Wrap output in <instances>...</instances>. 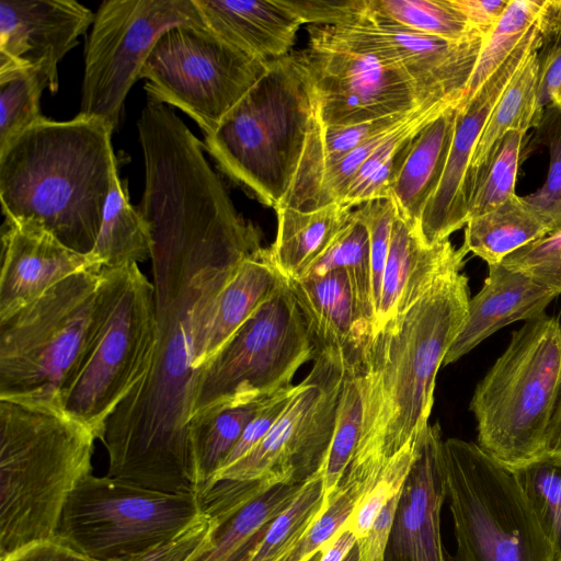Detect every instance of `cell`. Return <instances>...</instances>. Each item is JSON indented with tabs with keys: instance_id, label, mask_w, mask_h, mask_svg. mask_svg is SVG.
Instances as JSON below:
<instances>
[{
	"instance_id": "23",
	"label": "cell",
	"mask_w": 561,
	"mask_h": 561,
	"mask_svg": "<svg viewBox=\"0 0 561 561\" xmlns=\"http://www.w3.org/2000/svg\"><path fill=\"white\" fill-rule=\"evenodd\" d=\"M286 280L316 351L341 352L360 365L373 329L357 311L346 273L334 270L320 277Z\"/></svg>"
},
{
	"instance_id": "36",
	"label": "cell",
	"mask_w": 561,
	"mask_h": 561,
	"mask_svg": "<svg viewBox=\"0 0 561 561\" xmlns=\"http://www.w3.org/2000/svg\"><path fill=\"white\" fill-rule=\"evenodd\" d=\"M50 83L43 67L0 68V149L44 117L39 99Z\"/></svg>"
},
{
	"instance_id": "47",
	"label": "cell",
	"mask_w": 561,
	"mask_h": 561,
	"mask_svg": "<svg viewBox=\"0 0 561 561\" xmlns=\"http://www.w3.org/2000/svg\"><path fill=\"white\" fill-rule=\"evenodd\" d=\"M299 390L300 382L284 387L272 394L249 422L240 439L218 470L232 465L252 450L270 432Z\"/></svg>"
},
{
	"instance_id": "3",
	"label": "cell",
	"mask_w": 561,
	"mask_h": 561,
	"mask_svg": "<svg viewBox=\"0 0 561 561\" xmlns=\"http://www.w3.org/2000/svg\"><path fill=\"white\" fill-rule=\"evenodd\" d=\"M114 128L78 114L43 117L0 149V198L8 220L31 221L66 247L95 244L116 165Z\"/></svg>"
},
{
	"instance_id": "33",
	"label": "cell",
	"mask_w": 561,
	"mask_h": 561,
	"mask_svg": "<svg viewBox=\"0 0 561 561\" xmlns=\"http://www.w3.org/2000/svg\"><path fill=\"white\" fill-rule=\"evenodd\" d=\"M90 253L103 268L138 264L151 259L152 239L149 228L138 209L130 205L117 165L113 169L100 231Z\"/></svg>"
},
{
	"instance_id": "53",
	"label": "cell",
	"mask_w": 561,
	"mask_h": 561,
	"mask_svg": "<svg viewBox=\"0 0 561 561\" xmlns=\"http://www.w3.org/2000/svg\"><path fill=\"white\" fill-rule=\"evenodd\" d=\"M478 32L489 35L500 21L510 0H451Z\"/></svg>"
},
{
	"instance_id": "17",
	"label": "cell",
	"mask_w": 561,
	"mask_h": 561,
	"mask_svg": "<svg viewBox=\"0 0 561 561\" xmlns=\"http://www.w3.org/2000/svg\"><path fill=\"white\" fill-rule=\"evenodd\" d=\"M329 39L404 68L458 102L465 95L488 35L451 42L404 27L368 5L337 25H314ZM459 104V103H458Z\"/></svg>"
},
{
	"instance_id": "19",
	"label": "cell",
	"mask_w": 561,
	"mask_h": 561,
	"mask_svg": "<svg viewBox=\"0 0 561 561\" xmlns=\"http://www.w3.org/2000/svg\"><path fill=\"white\" fill-rule=\"evenodd\" d=\"M1 240L0 321L71 275L103 268L31 221L5 219Z\"/></svg>"
},
{
	"instance_id": "27",
	"label": "cell",
	"mask_w": 561,
	"mask_h": 561,
	"mask_svg": "<svg viewBox=\"0 0 561 561\" xmlns=\"http://www.w3.org/2000/svg\"><path fill=\"white\" fill-rule=\"evenodd\" d=\"M540 50H535L513 77L493 107L473 151L466 181L467 203L488 169L501 140L511 131L527 134L542 115L538 105Z\"/></svg>"
},
{
	"instance_id": "22",
	"label": "cell",
	"mask_w": 561,
	"mask_h": 561,
	"mask_svg": "<svg viewBox=\"0 0 561 561\" xmlns=\"http://www.w3.org/2000/svg\"><path fill=\"white\" fill-rule=\"evenodd\" d=\"M557 296L551 289L502 263L489 266L484 284L470 299L466 320L443 365L455 363L507 324L545 316L546 308Z\"/></svg>"
},
{
	"instance_id": "52",
	"label": "cell",
	"mask_w": 561,
	"mask_h": 561,
	"mask_svg": "<svg viewBox=\"0 0 561 561\" xmlns=\"http://www.w3.org/2000/svg\"><path fill=\"white\" fill-rule=\"evenodd\" d=\"M0 561H100L93 559L57 536L33 542L13 553L0 559Z\"/></svg>"
},
{
	"instance_id": "10",
	"label": "cell",
	"mask_w": 561,
	"mask_h": 561,
	"mask_svg": "<svg viewBox=\"0 0 561 561\" xmlns=\"http://www.w3.org/2000/svg\"><path fill=\"white\" fill-rule=\"evenodd\" d=\"M203 514L199 495L91 473L69 496L56 536L93 559L131 561L172 540Z\"/></svg>"
},
{
	"instance_id": "20",
	"label": "cell",
	"mask_w": 561,
	"mask_h": 561,
	"mask_svg": "<svg viewBox=\"0 0 561 561\" xmlns=\"http://www.w3.org/2000/svg\"><path fill=\"white\" fill-rule=\"evenodd\" d=\"M443 442L439 425L428 424L401 489L383 561H445L440 536L446 500Z\"/></svg>"
},
{
	"instance_id": "39",
	"label": "cell",
	"mask_w": 561,
	"mask_h": 561,
	"mask_svg": "<svg viewBox=\"0 0 561 561\" xmlns=\"http://www.w3.org/2000/svg\"><path fill=\"white\" fill-rule=\"evenodd\" d=\"M416 108L403 114L353 125H322L316 115L293 180L306 175L327 161L348 153L381 134L392 130L405 122Z\"/></svg>"
},
{
	"instance_id": "16",
	"label": "cell",
	"mask_w": 561,
	"mask_h": 561,
	"mask_svg": "<svg viewBox=\"0 0 561 561\" xmlns=\"http://www.w3.org/2000/svg\"><path fill=\"white\" fill-rule=\"evenodd\" d=\"M561 35V19L546 9L520 43L465 103L457 105V119L446 167L437 190L426 204L417 233L426 245L449 239L468 221L466 181L470 161L488 118L513 77L531 53L543 49Z\"/></svg>"
},
{
	"instance_id": "8",
	"label": "cell",
	"mask_w": 561,
	"mask_h": 561,
	"mask_svg": "<svg viewBox=\"0 0 561 561\" xmlns=\"http://www.w3.org/2000/svg\"><path fill=\"white\" fill-rule=\"evenodd\" d=\"M98 328L64 409L101 442L106 422L148 371L156 344L154 286L137 263L102 268Z\"/></svg>"
},
{
	"instance_id": "46",
	"label": "cell",
	"mask_w": 561,
	"mask_h": 561,
	"mask_svg": "<svg viewBox=\"0 0 561 561\" xmlns=\"http://www.w3.org/2000/svg\"><path fill=\"white\" fill-rule=\"evenodd\" d=\"M325 501V510L301 536L287 561H311L345 526L356 504L350 493L337 488Z\"/></svg>"
},
{
	"instance_id": "42",
	"label": "cell",
	"mask_w": 561,
	"mask_h": 561,
	"mask_svg": "<svg viewBox=\"0 0 561 561\" xmlns=\"http://www.w3.org/2000/svg\"><path fill=\"white\" fill-rule=\"evenodd\" d=\"M527 134L508 133L500 142L468 201V220L505 203L515 194L522 148Z\"/></svg>"
},
{
	"instance_id": "24",
	"label": "cell",
	"mask_w": 561,
	"mask_h": 561,
	"mask_svg": "<svg viewBox=\"0 0 561 561\" xmlns=\"http://www.w3.org/2000/svg\"><path fill=\"white\" fill-rule=\"evenodd\" d=\"M207 28L264 61L287 55L301 21L278 0H194Z\"/></svg>"
},
{
	"instance_id": "21",
	"label": "cell",
	"mask_w": 561,
	"mask_h": 561,
	"mask_svg": "<svg viewBox=\"0 0 561 561\" xmlns=\"http://www.w3.org/2000/svg\"><path fill=\"white\" fill-rule=\"evenodd\" d=\"M468 252L445 240L426 245L416 229L397 213L382 276L373 335L409 309L444 273L462 268Z\"/></svg>"
},
{
	"instance_id": "38",
	"label": "cell",
	"mask_w": 561,
	"mask_h": 561,
	"mask_svg": "<svg viewBox=\"0 0 561 561\" xmlns=\"http://www.w3.org/2000/svg\"><path fill=\"white\" fill-rule=\"evenodd\" d=\"M548 0H510L497 24L485 37L474 71L459 104L470 100L505 61L542 15Z\"/></svg>"
},
{
	"instance_id": "48",
	"label": "cell",
	"mask_w": 561,
	"mask_h": 561,
	"mask_svg": "<svg viewBox=\"0 0 561 561\" xmlns=\"http://www.w3.org/2000/svg\"><path fill=\"white\" fill-rule=\"evenodd\" d=\"M302 24L337 25L362 12L367 0H278Z\"/></svg>"
},
{
	"instance_id": "6",
	"label": "cell",
	"mask_w": 561,
	"mask_h": 561,
	"mask_svg": "<svg viewBox=\"0 0 561 561\" xmlns=\"http://www.w3.org/2000/svg\"><path fill=\"white\" fill-rule=\"evenodd\" d=\"M101 274L71 275L0 321V399L64 408L98 328Z\"/></svg>"
},
{
	"instance_id": "2",
	"label": "cell",
	"mask_w": 561,
	"mask_h": 561,
	"mask_svg": "<svg viewBox=\"0 0 561 561\" xmlns=\"http://www.w3.org/2000/svg\"><path fill=\"white\" fill-rule=\"evenodd\" d=\"M468 277L442 274L405 311L370 339L358 375L362 427L352 461L337 489L356 503L428 425L437 371L468 313Z\"/></svg>"
},
{
	"instance_id": "43",
	"label": "cell",
	"mask_w": 561,
	"mask_h": 561,
	"mask_svg": "<svg viewBox=\"0 0 561 561\" xmlns=\"http://www.w3.org/2000/svg\"><path fill=\"white\" fill-rule=\"evenodd\" d=\"M535 130L548 150L549 168L542 186L523 197L550 233L561 228V108L545 107Z\"/></svg>"
},
{
	"instance_id": "35",
	"label": "cell",
	"mask_w": 561,
	"mask_h": 561,
	"mask_svg": "<svg viewBox=\"0 0 561 561\" xmlns=\"http://www.w3.org/2000/svg\"><path fill=\"white\" fill-rule=\"evenodd\" d=\"M327 505L320 467L305 481L290 505L270 523L248 561H287L296 543Z\"/></svg>"
},
{
	"instance_id": "30",
	"label": "cell",
	"mask_w": 561,
	"mask_h": 561,
	"mask_svg": "<svg viewBox=\"0 0 561 561\" xmlns=\"http://www.w3.org/2000/svg\"><path fill=\"white\" fill-rule=\"evenodd\" d=\"M438 100L423 104L368 157L352 179L342 205L353 209L367 202L389 199L393 180L405 159L413 137L451 106Z\"/></svg>"
},
{
	"instance_id": "5",
	"label": "cell",
	"mask_w": 561,
	"mask_h": 561,
	"mask_svg": "<svg viewBox=\"0 0 561 561\" xmlns=\"http://www.w3.org/2000/svg\"><path fill=\"white\" fill-rule=\"evenodd\" d=\"M316 111L302 51L270 60L262 78L205 136V150L226 176L275 209L291 185Z\"/></svg>"
},
{
	"instance_id": "51",
	"label": "cell",
	"mask_w": 561,
	"mask_h": 561,
	"mask_svg": "<svg viewBox=\"0 0 561 561\" xmlns=\"http://www.w3.org/2000/svg\"><path fill=\"white\" fill-rule=\"evenodd\" d=\"M540 51L538 105L543 112L549 105L561 108V36Z\"/></svg>"
},
{
	"instance_id": "15",
	"label": "cell",
	"mask_w": 561,
	"mask_h": 561,
	"mask_svg": "<svg viewBox=\"0 0 561 561\" xmlns=\"http://www.w3.org/2000/svg\"><path fill=\"white\" fill-rule=\"evenodd\" d=\"M302 51L322 125H353L403 114L438 100L459 103L407 69L365 51L346 48L314 25Z\"/></svg>"
},
{
	"instance_id": "29",
	"label": "cell",
	"mask_w": 561,
	"mask_h": 561,
	"mask_svg": "<svg viewBox=\"0 0 561 561\" xmlns=\"http://www.w3.org/2000/svg\"><path fill=\"white\" fill-rule=\"evenodd\" d=\"M270 397L232 399L192 414L187 440L195 494L206 490L249 422Z\"/></svg>"
},
{
	"instance_id": "41",
	"label": "cell",
	"mask_w": 561,
	"mask_h": 561,
	"mask_svg": "<svg viewBox=\"0 0 561 561\" xmlns=\"http://www.w3.org/2000/svg\"><path fill=\"white\" fill-rule=\"evenodd\" d=\"M358 368L350 370L345 378L334 433L321 466L325 500L342 481L359 439L362 427V386Z\"/></svg>"
},
{
	"instance_id": "40",
	"label": "cell",
	"mask_w": 561,
	"mask_h": 561,
	"mask_svg": "<svg viewBox=\"0 0 561 561\" xmlns=\"http://www.w3.org/2000/svg\"><path fill=\"white\" fill-rule=\"evenodd\" d=\"M368 5L404 27L447 41L461 42L482 34L451 0H368Z\"/></svg>"
},
{
	"instance_id": "50",
	"label": "cell",
	"mask_w": 561,
	"mask_h": 561,
	"mask_svg": "<svg viewBox=\"0 0 561 561\" xmlns=\"http://www.w3.org/2000/svg\"><path fill=\"white\" fill-rule=\"evenodd\" d=\"M401 491L392 496L374 520L367 535L357 540L360 561H383Z\"/></svg>"
},
{
	"instance_id": "12",
	"label": "cell",
	"mask_w": 561,
	"mask_h": 561,
	"mask_svg": "<svg viewBox=\"0 0 561 561\" xmlns=\"http://www.w3.org/2000/svg\"><path fill=\"white\" fill-rule=\"evenodd\" d=\"M316 346L284 279L199 373L193 413L232 399H256L291 385ZM192 416V415H191Z\"/></svg>"
},
{
	"instance_id": "34",
	"label": "cell",
	"mask_w": 561,
	"mask_h": 561,
	"mask_svg": "<svg viewBox=\"0 0 561 561\" xmlns=\"http://www.w3.org/2000/svg\"><path fill=\"white\" fill-rule=\"evenodd\" d=\"M343 270L359 316L374 330L375 307L368 230L355 210L325 251L299 278L320 277Z\"/></svg>"
},
{
	"instance_id": "31",
	"label": "cell",
	"mask_w": 561,
	"mask_h": 561,
	"mask_svg": "<svg viewBox=\"0 0 561 561\" xmlns=\"http://www.w3.org/2000/svg\"><path fill=\"white\" fill-rule=\"evenodd\" d=\"M304 483L268 490L221 524L186 561H248L270 523L290 505Z\"/></svg>"
},
{
	"instance_id": "9",
	"label": "cell",
	"mask_w": 561,
	"mask_h": 561,
	"mask_svg": "<svg viewBox=\"0 0 561 561\" xmlns=\"http://www.w3.org/2000/svg\"><path fill=\"white\" fill-rule=\"evenodd\" d=\"M443 465L456 539L450 561H556L511 468L459 438L443 442Z\"/></svg>"
},
{
	"instance_id": "25",
	"label": "cell",
	"mask_w": 561,
	"mask_h": 561,
	"mask_svg": "<svg viewBox=\"0 0 561 561\" xmlns=\"http://www.w3.org/2000/svg\"><path fill=\"white\" fill-rule=\"evenodd\" d=\"M457 119V105L424 126L391 185L390 199L417 230L423 210L437 190L448 159Z\"/></svg>"
},
{
	"instance_id": "44",
	"label": "cell",
	"mask_w": 561,
	"mask_h": 561,
	"mask_svg": "<svg viewBox=\"0 0 561 561\" xmlns=\"http://www.w3.org/2000/svg\"><path fill=\"white\" fill-rule=\"evenodd\" d=\"M502 264L561 295V228L513 252Z\"/></svg>"
},
{
	"instance_id": "1",
	"label": "cell",
	"mask_w": 561,
	"mask_h": 561,
	"mask_svg": "<svg viewBox=\"0 0 561 561\" xmlns=\"http://www.w3.org/2000/svg\"><path fill=\"white\" fill-rule=\"evenodd\" d=\"M259 228L207 238L152 237L156 344L145 377L106 422L107 476L165 493H193L187 440L198 360L216 301Z\"/></svg>"
},
{
	"instance_id": "18",
	"label": "cell",
	"mask_w": 561,
	"mask_h": 561,
	"mask_svg": "<svg viewBox=\"0 0 561 561\" xmlns=\"http://www.w3.org/2000/svg\"><path fill=\"white\" fill-rule=\"evenodd\" d=\"M95 14L72 0H1L0 67H43L50 91L58 89L57 65L93 24Z\"/></svg>"
},
{
	"instance_id": "13",
	"label": "cell",
	"mask_w": 561,
	"mask_h": 561,
	"mask_svg": "<svg viewBox=\"0 0 561 561\" xmlns=\"http://www.w3.org/2000/svg\"><path fill=\"white\" fill-rule=\"evenodd\" d=\"M357 367L344 353L316 351L300 390L270 432L241 459L218 470L206 490L220 481H263L274 488L308 480L325 459L345 378Z\"/></svg>"
},
{
	"instance_id": "4",
	"label": "cell",
	"mask_w": 561,
	"mask_h": 561,
	"mask_svg": "<svg viewBox=\"0 0 561 561\" xmlns=\"http://www.w3.org/2000/svg\"><path fill=\"white\" fill-rule=\"evenodd\" d=\"M96 437L64 408L0 399V559L56 536Z\"/></svg>"
},
{
	"instance_id": "45",
	"label": "cell",
	"mask_w": 561,
	"mask_h": 561,
	"mask_svg": "<svg viewBox=\"0 0 561 561\" xmlns=\"http://www.w3.org/2000/svg\"><path fill=\"white\" fill-rule=\"evenodd\" d=\"M355 213L365 224L369 236L373 298L376 318L392 227L398 209L394 202L389 198L367 202L358 206Z\"/></svg>"
},
{
	"instance_id": "26",
	"label": "cell",
	"mask_w": 561,
	"mask_h": 561,
	"mask_svg": "<svg viewBox=\"0 0 561 561\" xmlns=\"http://www.w3.org/2000/svg\"><path fill=\"white\" fill-rule=\"evenodd\" d=\"M284 279L265 248L242 261L216 301L198 360L199 373Z\"/></svg>"
},
{
	"instance_id": "11",
	"label": "cell",
	"mask_w": 561,
	"mask_h": 561,
	"mask_svg": "<svg viewBox=\"0 0 561 561\" xmlns=\"http://www.w3.org/2000/svg\"><path fill=\"white\" fill-rule=\"evenodd\" d=\"M267 68L207 27L182 24L160 36L139 78L149 100L180 108L208 136Z\"/></svg>"
},
{
	"instance_id": "32",
	"label": "cell",
	"mask_w": 561,
	"mask_h": 561,
	"mask_svg": "<svg viewBox=\"0 0 561 561\" xmlns=\"http://www.w3.org/2000/svg\"><path fill=\"white\" fill-rule=\"evenodd\" d=\"M548 233L524 197L515 194L492 210L470 218L461 247L492 266Z\"/></svg>"
},
{
	"instance_id": "14",
	"label": "cell",
	"mask_w": 561,
	"mask_h": 561,
	"mask_svg": "<svg viewBox=\"0 0 561 561\" xmlns=\"http://www.w3.org/2000/svg\"><path fill=\"white\" fill-rule=\"evenodd\" d=\"M207 27L194 0H107L87 41L79 114L114 129L124 100L160 36L176 25Z\"/></svg>"
},
{
	"instance_id": "28",
	"label": "cell",
	"mask_w": 561,
	"mask_h": 561,
	"mask_svg": "<svg viewBox=\"0 0 561 561\" xmlns=\"http://www.w3.org/2000/svg\"><path fill=\"white\" fill-rule=\"evenodd\" d=\"M275 210L277 233L267 252L285 279L299 278L325 251L353 211L337 203L313 210L290 207Z\"/></svg>"
},
{
	"instance_id": "54",
	"label": "cell",
	"mask_w": 561,
	"mask_h": 561,
	"mask_svg": "<svg viewBox=\"0 0 561 561\" xmlns=\"http://www.w3.org/2000/svg\"><path fill=\"white\" fill-rule=\"evenodd\" d=\"M356 542L355 535L345 524L341 531L321 549L313 561H342Z\"/></svg>"
},
{
	"instance_id": "55",
	"label": "cell",
	"mask_w": 561,
	"mask_h": 561,
	"mask_svg": "<svg viewBox=\"0 0 561 561\" xmlns=\"http://www.w3.org/2000/svg\"><path fill=\"white\" fill-rule=\"evenodd\" d=\"M547 451L561 453V392L548 431Z\"/></svg>"
},
{
	"instance_id": "49",
	"label": "cell",
	"mask_w": 561,
	"mask_h": 561,
	"mask_svg": "<svg viewBox=\"0 0 561 561\" xmlns=\"http://www.w3.org/2000/svg\"><path fill=\"white\" fill-rule=\"evenodd\" d=\"M220 525L217 518L204 513L179 536L131 561H186Z\"/></svg>"
},
{
	"instance_id": "7",
	"label": "cell",
	"mask_w": 561,
	"mask_h": 561,
	"mask_svg": "<svg viewBox=\"0 0 561 561\" xmlns=\"http://www.w3.org/2000/svg\"><path fill=\"white\" fill-rule=\"evenodd\" d=\"M561 392V325L542 316L514 331L476 387L470 410L478 445L508 468L547 451L548 431Z\"/></svg>"
},
{
	"instance_id": "56",
	"label": "cell",
	"mask_w": 561,
	"mask_h": 561,
	"mask_svg": "<svg viewBox=\"0 0 561 561\" xmlns=\"http://www.w3.org/2000/svg\"><path fill=\"white\" fill-rule=\"evenodd\" d=\"M342 561H360L359 547L357 542Z\"/></svg>"
},
{
	"instance_id": "37",
	"label": "cell",
	"mask_w": 561,
	"mask_h": 561,
	"mask_svg": "<svg viewBox=\"0 0 561 561\" xmlns=\"http://www.w3.org/2000/svg\"><path fill=\"white\" fill-rule=\"evenodd\" d=\"M538 523L561 561V453L546 451L512 468Z\"/></svg>"
}]
</instances>
